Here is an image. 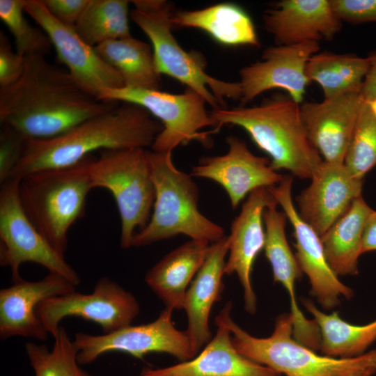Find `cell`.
<instances>
[{
	"label": "cell",
	"instance_id": "cell-1",
	"mask_svg": "<svg viewBox=\"0 0 376 376\" xmlns=\"http://www.w3.org/2000/svg\"><path fill=\"white\" fill-rule=\"evenodd\" d=\"M116 104L86 93L66 69L51 63L46 56L31 54L25 56L19 79L0 88V123L27 141L46 140Z\"/></svg>",
	"mask_w": 376,
	"mask_h": 376
},
{
	"label": "cell",
	"instance_id": "cell-2",
	"mask_svg": "<svg viewBox=\"0 0 376 376\" xmlns=\"http://www.w3.org/2000/svg\"><path fill=\"white\" fill-rule=\"evenodd\" d=\"M162 130V124L144 108L126 102L116 104L60 136L28 141L10 178L70 166L99 150L152 147Z\"/></svg>",
	"mask_w": 376,
	"mask_h": 376
},
{
	"label": "cell",
	"instance_id": "cell-3",
	"mask_svg": "<svg viewBox=\"0 0 376 376\" xmlns=\"http://www.w3.org/2000/svg\"><path fill=\"white\" fill-rule=\"evenodd\" d=\"M299 104L289 96L276 95L260 105L213 109L210 116L217 132L224 125L244 129L268 155L275 171L285 169L301 179H311L323 159L306 134Z\"/></svg>",
	"mask_w": 376,
	"mask_h": 376
},
{
	"label": "cell",
	"instance_id": "cell-4",
	"mask_svg": "<svg viewBox=\"0 0 376 376\" xmlns=\"http://www.w3.org/2000/svg\"><path fill=\"white\" fill-rule=\"evenodd\" d=\"M228 301L215 317L230 330L236 350L247 358L285 376H373L376 373V349L352 358L319 355L293 337L291 314L276 318L274 331L267 338L253 336L231 317Z\"/></svg>",
	"mask_w": 376,
	"mask_h": 376
},
{
	"label": "cell",
	"instance_id": "cell-5",
	"mask_svg": "<svg viewBox=\"0 0 376 376\" xmlns=\"http://www.w3.org/2000/svg\"><path fill=\"white\" fill-rule=\"evenodd\" d=\"M148 157L155 189L153 212L146 226L134 236L132 247L178 235L210 244L224 238V228L200 212L198 187L191 175L175 166L172 151L148 150Z\"/></svg>",
	"mask_w": 376,
	"mask_h": 376
},
{
	"label": "cell",
	"instance_id": "cell-6",
	"mask_svg": "<svg viewBox=\"0 0 376 376\" xmlns=\"http://www.w3.org/2000/svg\"><path fill=\"white\" fill-rule=\"evenodd\" d=\"M92 155L70 166L42 170L19 178V194L26 214L64 257L68 232L84 216L86 197L93 189L88 172Z\"/></svg>",
	"mask_w": 376,
	"mask_h": 376
},
{
	"label": "cell",
	"instance_id": "cell-7",
	"mask_svg": "<svg viewBox=\"0 0 376 376\" xmlns=\"http://www.w3.org/2000/svg\"><path fill=\"white\" fill-rule=\"evenodd\" d=\"M132 21L151 42L158 73L169 76L201 95L213 109L225 107L224 97L238 100L242 92L239 82L225 81L208 75L204 59L186 52L172 33L174 9L164 0H134Z\"/></svg>",
	"mask_w": 376,
	"mask_h": 376
},
{
	"label": "cell",
	"instance_id": "cell-8",
	"mask_svg": "<svg viewBox=\"0 0 376 376\" xmlns=\"http://www.w3.org/2000/svg\"><path fill=\"white\" fill-rule=\"evenodd\" d=\"M88 172L93 188H104L112 194L121 221L120 247H132L136 228H144L150 219L155 198L148 150H101L98 157L92 155Z\"/></svg>",
	"mask_w": 376,
	"mask_h": 376
},
{
	"label": "cell",
	"instance_id": "cell-9",
	"mask_svg": "<svg viewBox=\"0 0 376 376\" xmlns=\"http://www.w3.org/2000/svg\"><path fill=\"white\" fill-rule=\"evenodd\" d=\"M99 100L136 104L157 119L163 130L151 147L155 152L173 151L178 146L193 141L208 146L209 136L215 134L213 130L203 132L207 127L214 128L215 123L206 109V100L189 88L180 94L125 86L107 88Z\"/></svg>",
	"mask_w": 376,
	"mask_h": 376
},
{
	"label": "cell",
	"instance_id": "cell-10",
	"mask_svg": "<svg viewBox=\"0 0 376 376\" xmlns=\"http://www.w3.org/2000/svg\"><path fill=\"white\" fill-rule=\"evenodd\" d=\"M19 178H10L1 183L0 190V263L9 267L13 283L22 278L19 268L31 262L59 274L75 286L80 278L39 233L26 214L19 194Z\"/></svg>",
	"mask_w": 376,
	"mask_h": 376
},
{
	"label": "cell",
	"instance_id": "cell-11",
	"mask_svg": "<svg viewBox=\"0 0 376 376\" xmlns=\"http://www.w3.org/2000/svg\"><path fill=\"white\" fill-rule=\"evenodd\" d=\"M173 310L165 308L154 321L140 325H129L110 334L92 335L78 332L74 344L80 365L89 364L108 352H123L143 359L150 353L168 354L185 361L195 357L185 331L178 329L173 322Z\"/></svg>",
	"mask_w": 376,
	"mask_h": 376
},
{
	"label": "cell",
	"instance_id": "cell-12",
	"mask_svg": "<svg viewBox=\"0 0 376 376\" xmlns=\"http://www.w3.org/2000/svg\"><path fill=\"white\" fill-rule=\"evenodd\" d=\"M140 312L136 297L116 281L100 278L89 294L75 290L41 302L36 313L47 332L54 338L61 322L68 317L81 318L98 324L103 334L131 325Z\"/></svg>",
	"mask_w": 376,
	"mask_h": 376
},
{
	"label": "cell",
	"instance_id": "cell-13",
	"mask_svg": "<svg viewBox=\"0 0 376 376\" xmlns=\"http://www.w3.org/2000/svg\"><path fill=\"white\" fill-rule=\"evenodd\" d=\"M24 11L49 37L58 59L75 81L99 100L103 90L124 87L118 72L107 64L94 47L85 42L74 26L56 20L42 0H24Z\"/></svg>",
	"mask_w": 376,
	"mask_h": 376
},
{
	"label": "cell",
	"instance_id": "cell-14",
	"mask_svg": "<svg viewBox=\"0 0 376 376\" xmlns=\"http://www.w3.org/2000/svg\"><path fill=\"white\" fill-rule=\"evenodd\" d=\"M292 184V178L283 175L278 185L268 189L292 226L296 258L309 279L311 295L324 309H332L340 304V297L351 298L353 291L330 267L320 236L300 217L293 204Z\"/></svg>",
	"mask_w": 376,
	"mask_h": 376
},
{
	"label": "cell",
	"instance_id": "cell-15",
	"mask_svg": "<svg viewBox=\"0 0 376 376\" xmlns=\"http://www.w3.org/2000/svg\"><path fill=\"white\" fill-rule=\"evenodd\" d=\"M318 42L266 48L261 61L242 68L240 72L241 106L273 88H281L296 103L303 102L310 82L306 75L309 58L320 50Z\"/></svg>",
	"mask_w": 376,
	"mask_h": 376
},
{
	"label": "cell",
	"instance_id": "cell-16",
	"mask_svg": "<svg viewBox=\"0 0 376 376\" xmlns=\"http://www.w3.org/2000/svg\"><path fill=\"white\" fill-rule=\"evenodd\" d=\"M226 142L228 150L226 154L201 158L190 175L220 185L233 209L253 191L276 186L282 180L283 175L272 169L269 159L253 155L244 141L229 136Z\"/></svg>",
	"mask_w": 376,
	"mask_h": 376
},
{
	"label": "cell",
	"instance_id": "cell-17",
	"mask_svg": "<svg viewBox=\"0 0 376 376\" xmlns=\"http://www.w3.org/2000/svg\"><path fill=\"white\" fill-rule=\"evenodd\" d=\"M364 102L360 93H351L299 105L307 138L324 162L343 164Z\"/></svg>",
	"mask_w": 376,
	"mask_h": 376
},
{
	"label": "cell",
	"instance_id": "cell-18",
	"mask_svg": "<svg viewBox=\"0 0 376 376\" xmlns=\"http://www.w3.org/2000/svg\"><path fill=\"white\" fill-rule=\"evenodd\" d=\"M276 202L268 188L253 191L233 221L230 233L228 235V253L224 273L237 276L243 290L244 309L250 314H254L257 308L251 272L256 257L265 246L263 213L268 206Z\"/></svg>",
	"mask_w": 376,
	"mask_h": 376
},
{
	"label": "cell",
	"instance_id": "cell-19",
	"mask_svg": "<svg viewBox=\"0 0 376 376\" xmlns=\"http://www.w3.org/2000/svg\"><path fill=\"white\" fill-rule=\"evenodd\" d=\"M75 287L65 277L49 272L39 281L22 279L1 289V340L22 336L46 340L49 334L37 315L38 306L47 299L73 292Z\"/></svg>",
	"mask_w": 376,
	"mask_h": 376
},
{
	"label": "cell",
	"instance_id": "cell-20",
	"mask_svg": "<svg viewBox=\"0 0 376 376\" xmlns=\"http://www.w3.org/2000/svg\"><path fill=\"white\" fill-rule=\"evenodd\" d=\"M311 180L296 198L297 212L321 236L361 196L363 179L354 177L344 164L323 162Z\"/></svg>",
	"mask_w": 376,
	"mask_h": 376
},
{
	"label": "cell",
	"instance_id": "cell-21",
	"mask_svg": "<svg viewBox=\"0 0 376 376\" xmlns=\"http://www.w3.org/2000/svg\"><path fill=\"white\" fill-rule=\"evenodd\" d=\"M263 21L277 45L329 40L342 26L329 0L279 1L265 10Z\"/></svg>",
	"mask_w": 376,
	"mask_h": 376
},
{
	"label": "cell",
	"instance_id": "cell-22",
	"mask_svg": "<svg viewBox=\"0 0 376 376\" xmlns=\"http://www.w3.org/2000/svg\"><path fill=\"white\" fill-rule=\"evenodd\" d=\"M277 202L268 206L263 213L265 226V256L269 262L274 282L286 290L291 306L293 320V337L298 342L316 350L320 348V336L315 321L306 319L298 307L295 294V282L301 270L285 235L287 217L277 210Z\"/></svg>",
	"mask_w": 376,
	"mask_h": 376
},
{
	"label": "cell",
	"instance_id": "cell-23",
	"mask_svg": "<svg viewBox=\"0 0 376 376\" xmlns=\"http://www.w3.org/2000/svg\"><path fill=\"white\" fill-rule=\"evenodd\" d=\"M228 237L211 244L207 258L190 283L184 299L187 326L185 330L196 356L212 339L209 319L213 305L221 298Z\"/></svg>",
	"mask_w": 376,
	"mask_h": 376
},
{
	"label": "cell",
	"instance_id": "cell-24",
	"mask_svg": "<svg viewBox=\"0 0 376 376\" xmlns=\"http://www.w3.org/2000/svg\"><path fill=\"white\" fill-rule=\"evenodd\" d=\"M214 322L215 336L194 358L170 366L145 368L139 376H281L240 353L228 327L217 320Z\"/></svg>",
	"mask_w": 376,
	"mask_h": 376
},
{
	"label": "cell",
	"instance_id": "cell-25",
	"mask_svg": "<svg viewBox=\"0 0 376 376\" xmlns=\"http://www.w3.org/2000/svg\"><path fill=\"white\" fill-rule=\"evenodd\" d=\"M211 244L191 240L164 256L145 276V281L166 308H183L186 292L205 263Z\"/></svg>",
	"mask_w": 376,
	"mask_h": 376
},
{
	"label": "cell",
	"instance_id": "cell-26",
	"mask_svg": "<svg viewBox=\"0 0 376 376\" xmlns=\"http://www.w3.org/2000/svg\"><path fill=\"white\" fill-rule=\"evenodd\" d=\"M171 23L173 26L201 29L222 45H260L251 18L235 3H220L198 10L174 11Z\"/></svg>",
	"mask_w": 376,
	"mask_h": 376
},
{
	"label": "cell",
	"instance_id": "cell-27",
	"mask_svg": "<svg viewBox=\"0 0 376 376\" xmlns=\"http://www.w3.org/2000/svg\"><path fill=\"white\" fill-rule=\"evenodd\" d=\"M372 209L362 196L320 236L327 260L336 275L358 274L364 225Z\"/></svg>",
	"mask_w": 376,
	"mask_h": 376
},
{
	"label": "cell",
	"instance_id": "cell-28",
	"mask_svg": "<svg viewBox=\"0 0 376 376\" xmlns=\"http://www.w3.org/2000/svg\"><path fill=\"white\" fill-rule=\"evenodd\" d=\"M101 58L123 79L125 87L160 90L152 46L132 36L94 47Z\"/></svg>",
	"mask_w": 376,
	"mask_h": 376
},
{
	"label": "cell",
	"instance_id": "cell-29",
	"mask_svg": "<svg viewBox=\"0 0 376 376\" xmlns=\"http://www.w3.org/2000/svg\"><path fill=\"white\" fill-rule=\"evenodd\" d=\"M370 66L368 57L352 54L322 52L313 55L306 66L309 81L318 83L324 99L343 94L360 93Z\"/></svg>",
	"mask_w": 376,
	"mask_h": 376
},
{
	"label": "cell",
	"instance_id": "cell-30",
	"mask_svg": "<svg viewBox=\"0 0 376 376\" xmlns=\"http://www.w3.org/2000/svg\"><path fill=\"white\" fill-rule=\"evenodd\" d=\"M303 304L319 329L320 348L323 355L334 358L358 357L366 352L376 340V320L354 325L343 320L336 312H322L308 299L304 300Z\"/></svg>",
	"mask_w": 376,
	"mask_h": 376
},
{
	"label": "cell",
	"instance_id": "cell-31",
	"mask_svg": "<svg viewBox=\"0 0 376 376\" xmlns=\"http://www.w3.org/2000/svg\"><path fill=\"white\" fill-rule=\"evenodd\" d=\"M129 3L126 0H89L75 26L77 33L92 47L131 36Z\"/></svg>",
	"mask_w": 376,
	"mask_h": 376
},
{
	"label": "cell",
	"instance_id": "cell-32",
	"mask_svg": "<svg viewBox=\"0 0 376 376\" xmlns=\"http://www.w3.org/2000/svg\"><path fill=\"white\" fill-rule=\"evenodd\" d=\"M54 340L52 350L33 342L25 344L34 376H92L81 368L73 340L62 326Z\"/></svg>",
	"mask_w": 376,
	"mask_h": 376
},
{
	"label": "cell",
	"instance_id": "cell-33",
	"mask_svg": "<svg viewBox=\"0 0 376 376\" xmlns=\"http://www.w3.org/2000/svg\"><path fill=\"white\" fill-rule=\"evenodd\" d=\"M343 164L359 179L376 165V118L366 102L359 113Z\"/></svg>",
	"mask_w": 376,
	"mask_h": 376
},
{
	"label": "cell",
	"instance_id": "cell-34",
	"mask_svg": "<svg viewBox=\"0 0 376 376\" xmlns=\"http://www.w3.org/2000/svg\"><path fill=\"white\" fill-rule=\"evenodd\" d=\"M24 0H0V18L14 38L16 51L26 56H46L52 47L47 35L31 25L24 13Z\"/></svg>",
	"mask_w": 376,
	"mask_h": 376
},
{
	"label": "cell",
	"instance_id": "cell-35",
	"mask_svg": "<svg viewBox=\"0 0 376 376\" xmlns=\"http://www.w3.org/2000/svg\"><path fill=\"white\" fill-rule=\"evenodd\" d=\"M27 141L13 129L1 126L0 132V182L8 180L21 160Z\"/></svg>",
	"mask_w": 376,
	"mask_h": 376
},
{
	"label": "cell",
	"instance_id": "cell-36",
	"mask_svg": "<svg viewBox=\"0 0 376 376\" xmlns=\"http://www.w3.org/2000/svg\"><path fill=\"white\" fill-rule=\"evenodd\" d=\"M334 14L352 24L376 22V0H329Z\"/></svg>",
	"mask_w": 376,
	"mask_h": 376
},
{
	"label": "cell",
	"instance_id": "cell-37",
	"mask_svg": "<svg viewBox=\"0 0 376 376\" xmlns=\"http://www.w3.org/2000/svg\"><path fill=\"white\" fill-rule=\"evenodd\" d=\"M25 56L14 51L8 38L0 32V88L8 86L21 77Z\"/></svg>",
	"mask_w": 376,
	"mask_h": 376
},
{
	"label": "cell",
	"instance_id": "cell-38",
	"mask_svg": "<svg viewBox=\"0 0 376 376\" xmlns=\"http://www.w3.org/2000/svg\"><path fill=\"white\" fill-rule=\"evenodd\" d=\"M42 2L56 20L75 27L89 0H42Z\"/></svg>",
	"mask_w": 376,
	"mask_h": 376
},
{
	"label": "cell",
	"instance_id": "cell-39",
	"mask_svg": "<svg viewBox=\"0 0 376 376\" xmlns=\"http://www.w3.org/2000/svg\"><path fill=\"white\" fill-rule=\"evenodd\" d=\"M370 66L364 79L360 94L366 102L376 99V51L368 56Z\"/></svg>",
	"mask_w": 376,
	"mask_h": 376
},
{
	"label": "cell",
	"instance_id": "cell-40",
	"mask_svg": "<svg viewBox=\"0 0 376 376\" xmlns=\"http://www.w3.org/2000/svg\"><path fill=\"white\" fill-rule=\"evenodd\" d=\"M370 251H376V211L373 210L366 219L362 235V253Z\"/></svg>",
	"mask_w": 376,
	"mask_h": 376
},
{
	"label": "cell",
	"instance_id": "cell-41",
	"mask_svg": "<svg viewBox=\"0 0 376 376\" xmlns=\"http://www.w3.org/2000/svg\"><path fill=\"white\" fill-rule=\"evenodd\" d=\"M368 103L370 106L371 111L373 112V115L376 118V99Z\"/></svg>",
	"mask_w": 376,
	"mask_h": 376
}]
</instances>
